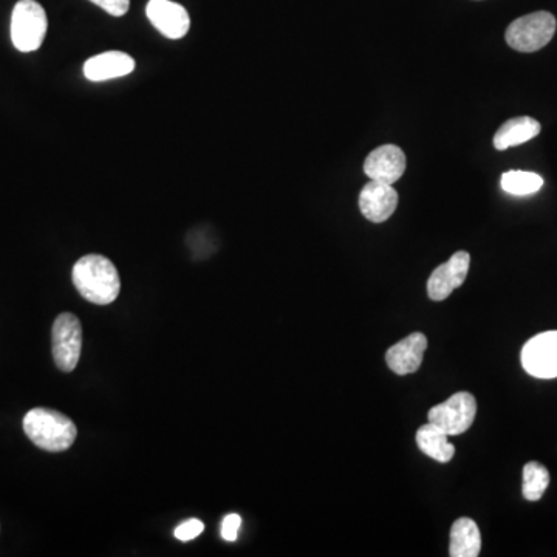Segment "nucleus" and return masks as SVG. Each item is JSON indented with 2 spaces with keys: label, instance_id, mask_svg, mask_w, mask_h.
I'll use <instances>...</instances> for the list:
<instances>
[{
  "label": "nucleus",
  "instance_id": "nucleus-1",
  "mask_svg": "<svg viewBox=\"0 0 557 557\" xmlns=\"http://www.w3.org/2000/svg\"><path fill=\"white\" fill-rule=\"evenodd\" d=\"M73 284L86 301L109 305L120 296L121 281L117 267L101 254H87L76 262Z\"/></svg>",
  "mask_w": 557,
  "mask_h": 557
},
{
  "label": "nucleus",
  "instance_id": "nucleus-2",
  "mask_svg": "<svg viewBox=\"0 0 557 557\" xmlns=\"http://www.w3.org/2000/svg\"><path fill=\"white\" fill-rule=\"evenodd\" d=\"M24 431L38 448L62 452L72 448L78 429L67 415L53 409L36 407L24 417Z\"/></svg>",
  "mask_w": 557,
  "mask_h": 557
},
{
  "label": "nucleus",
  "instance_id": "nucleus-3",
  "mask_svg": "<svg viewBox=\"0 0 557 557\" xmlns=\"http://www.w3.org/2000/svg\"><path fill=\"white\" fill-rule=\"evenodd\" d=\"M47 13L36 0H19L11 14V41L19 52H36L47 35Z\"/></svg>",
  "mask_w": 557,
  "mask_h": 557
},
{
  "label": "nucleus",
  "instance_id": "nucleus-4",
  "mask_svg": "<svg viewBox=\"0 0 557 557\" xmlns=\"http://www.w3.org/2000/svg\"><path fill=\"white\" fill-rule=\"evenodd\" d=\"M557 22L548 11H537L511 22L506 28V44L520 53H534L548 45L556 33Z\"/></svg>",
  "mask_w": 557,
  "mask_h": 557
},
{
  "label": "nucleus",
  "instance_id": "nucleus-5",
  "mask_svg": "<svg viewBox=\"0 0 557 557\" xmlns=\"http://www.w3.org/2000/svg\"><path fill=\"white\" fill-rule=\"evenodd\" d=\"M53 358L62 372H73L83 350V325L73 313H62L52 330Z\"/></svg>",
  "mask_w": 557,
  "mask_h": 557
},
{
  "label": "nucleus",
  "instance_id": "nucleus-6",
  "mask_svg": "<svg viewBox=\"0 0 557 557\" xmlns=\"http://www.w3.org/2000/svg\"><path fill=\"white\" fill-rule=\"evenodd\" d=\"M477 414V403L469 392H458L445 403L432 407L429 411V423L448 435H460L468 431Z\"/></svg>",
  "mask_w": 557,
  "mask_h": 557
},
{
  "label": "nucleus",
  "instance_id": "nucleus-7",
  "mask_svg": "<svg viewBox=\"0 0 557 557\" xmlns=\"http://www.w3.org/2000/svg\"><path fill=\"white\" fill-rule=\"evenodd\" d=\"M520 359L523 369L534 378H557V332L540 333L531 338L523 346Z\"/></svg>",
  "mask_w": 557,
  "mask_h": 557
},
{
  "label": "nucleus",
  "instance_id": "nucleus-8",
  "mask_svg": "<svg viewBox=\"0 0 557 557\" xmlns=\"http://www.w3.org/2000/svg\"><path fill=\"white\" fill-rule=\"evenodd\" d=\"M471 256L466 251H457L446 264H441L428 281L429 298L435 302L445 301L452 291L462 287L468 276Z\"/></svg>",
  "mask_w": 557,
  "mask_h": 557
},
{
  "label": "nucleus",
  "instance_id": "nucleus-9",
  "mask_svg": "<svg viewBox=\"0 0 557 557\" xmlns=\"http://www.w3.org/2000/svg\"><path fill=\"white\" fill-rule=\"evenodd\" d=\"M147 19L168 39H182L188 35L191 18L185 7L172 0H149Z\"/></svg>",
  "mask_w": 557,
  "mask_h": 557
},
{
  "label": "nucleus",
  "instance_id": "nucleus-10",
  "mask_svg": "<svg viewBox=\"0 0 557 557\" xmlns=\"http://www.w3.org/2000/svg\"><path fill=\"white\" fill-rule=\"evenodd\" d=\"M406 171V155L395 144H384L370 152L364 161V172L370 180L393 185Z\"/></svg>",
  "mask_w": 557,
  "mask_h": 557
},
{
  "label": "nucleus",
  "instance_id": "nucleus-11",
  "mask_svg": "<svg viewBox=\"0 0 557 557\" xmlns=\"http://www.w3.org/2000/svg\"><path fill=\"white\" fill-rule=\"evenodd\" d=\"M398 192L392 185L370 180L359 194V209L373 223H383L397 211Z\"/></svg>",
  "mask_w": 557,
  "mask_h": 557
},
{
  "label": "nucleus",
  "instance_id": "nucleus-12",
  "mask_svg": "<svg viewBox=\"0 0 557 557\" xmlns=\"http://www.w3.org/2000/svg\"><path fill=\"white\" fill-rule=\"evenodd\" d=\"M426 349H428V338L423 333H412L387 350V366L397 375H411L420 369Z\"/></svg>",
  "mask_w": 557,
  "mask_h": 557
},
{
  "label": "nucleus",
  "instance_id": "nucleus-13",
  "mask_svg": "<svg viewBox=\"0 0 557 557\" xmlns=\"http://www.w3.org/2000/svg\"><path fill=\"white\" fill-rule=\"evenodd\" d=\"M135 61L123 52H106L87 59L84 75L93 83H103L109 79L123 78L134 72Z\"/></svg>",
  "mask_w": 557,
  "mask_h": 557
},
{
  "label": "nucleus",
  "instance_id": "nucleus-14",
  "mask_svg": "<svg viewBox=\"0 0 557 557\" xmlns=\"http://www.w3.org/2000/svg\"><path fill=\"white\" fill-rule=\"evenodd\" d=\"M540 123L531 117H517L503 123L494 135V147L497 151H506L510 147L527 143L540 134Z\"/></svg>",
  "mask_w": 557,
  "mask_h": 557
},
{
  "label": "nucleus",
  "instance_id": "nucleus-15",
  "mask_svg": "<svg viewBox=\"0 0 557 557\" xmlns=\"http://www.w3.org/2000/svg\"><path fill=\"white\" fill-rule=\"evenodd\" d=\"M482 550V536L477 523L468 517L455 520L451 528V557H477Z\"/></svg>",
  "mask_w": 557,
  "mask_h": 557
},
{
  "label": "nucleus",
  "instance_id": "nucleus-16",
  "mask_svg": "<svg viewBox=\"0 0 557 557\" xmlns=\"http://www.w3.org/2000/svg\"><path fill=\"white\" fill-rule=\"evenodd\" d=\"M448 437L434 424H424L418 429L417 445L421 452L434 458L435 462L449 463L454 457L455 446L449 443Z\"/></svg>",
  "mask_w": 557,
  "mask_h": 557
},
{
  "label": "nucleus",
  "instance_id": "nucleus-17",
  "mask_svg": "<svg viewBox=\"0 0 557 557\" xmlns=\"http://www.w3.org/2000/svg\"><path fill=\"white\" fill-rule=\"evenodd\" d=\"M550 485V472L544 465L530 462L523 468L522 494L528 502L542 499Z\"/></svg>",
  "mask_w": 557,
  "mask_h": 557
},
{
  "label": "nucleus",
  "instance_id": "nucleus-18",
  "mask_svg": "<svg viewBox=\"0 0 557 557\" xmlns=\"http://www.w3.org/2000/svg\"><path fill=\"white\" fill-rule=\"evenodd\" d=\"M500 185L508 194L530 195L544 186V178L534 172L510 171L502 175Z\"/></svg>",
  "mask_w": 557,
  "mask_h": 557
},
{
  "label": "nucleus",
  "instance_id": "nucleus-19",
  "mask_svg": "<svg viewBox=\"0 0 557 557\" xmlns=\"http://www.w3.org/2000/svg\"><path fill=\"white\" fill-rule=\"evenodd\" d=\"M205 530V525H203L202 520L199 519H189L185 523H182L180 527L175 530V537L182 542H189V540L195 539V537L200 536Z\"/></svg>",
  "mask_w": 557,
  "mask_h": 557
},
{
  "label": "nucleus",
  "instance_id": "nucleus-20",
  "mask_svg": "<svg viewBox=\"0 0 557 557\" xmlns=\"http://www.w3.org/2000/svg\"><path fill=\"white\" fill-rule=\"evenodd\" d=\"M90 2L103 8L106 13L115 16V18L124 16L130 7V0H90Z\"/></svg>",
  "mask_w": 557,
  "mask_h": 557
},
{
  "label": "nucleus",
  "instance_id": "nucleus-21",
  "mask_svg": "<svg viewBox=\"0 0 557 557\" xmlns=\"http://www.w3.org/2000/svg\"><path fill=\"white\" fill-rule=\"evenodd\" d=\"M242 525V519L239 514H228L222 522V537L228 542H234L239 534V528Z\"/></svg>",
  "mask_w": 557,
  "mask_h": 557
}]
</instances>
